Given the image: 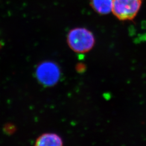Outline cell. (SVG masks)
I'll list each match as a JSON object with an SVG mask.
<instances>
[{
	"mask_svg": "<svg viewBox=\"0 0 146 146\" xmlns=\"http://www.w3.org/2000/svg\"><path fill=\"white\" fill-rule=\"evenodd\" d=\"M67 42L75 52L85 53L90 51L95 44L93 34L84 28H76L69 32Z\"/></svg>",
	"mask_w": 146,
	"mask_h": 146,
	"instance_id": "cell-1",
	"label": "cell"
},
{
	"mask_svg": "<svg viewBox=\"0 0 146 146\" xmlns=\"http://www.w3.org/2000/svg\"><path fill=\"white\" fill-rule=\"evenodd\" d=\"M142 0H113L112 13L120 21H131L137 15Z\"/></svg>",
	"mask_w": 146,
	"mask_h": 146,
	"instance_id": "cell-2",
	"label": "cell"
},
{
	"mask_svg": "<svg viewBox=\"0 0 146 146\" xmlns=\"http://www.w3.org/2000/svg\"><path fill=\"white\" fill-rule=\"evenodd\" d=\"M36 76L43 86H52L57 84L60 78V69L56 63L52 61H44L37 67Z\"/></svg>",
	"mask_w": 146,
	"mask_h": 146,
	"instance_id": "cell-3",
	"label": "cell"
},
{
	"mask_svg": "<svg viewBox=\"0 0 146 146\" xmlns=\"http://www.w3.org/2000/svg\"><path fill=\"white\" fill-rule=\"evenodd\" d=\"M35 145L38 146H62L61 137L55 133H45L36 139Z\"/></svg>",
	"mask_w": 146,
	"mask_h": 146,
	"instance_id": "cell-4",
	"label": "cell"
},
{
	"mask_svg": "<svg viewBox=\"0 0 146 146\" xmlns=\"http://www.w3.org/2000/svg\"><path fill=\"white\" fill-rule=\"evenodd\" d=\"M90 5L98 13L107 15L112 12L113 0H90Z\"/></svg>",
	"mask_w": 146,
	"mask_h": 146,
	"instance_id": "cell-5",
	"label": "cell"
}]
</instances>
